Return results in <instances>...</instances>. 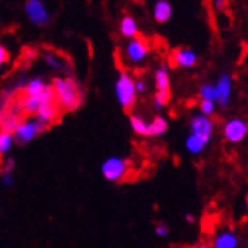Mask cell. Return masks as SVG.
<instances>
[{
    "label": "cell",
    "mask_w": 248,
    "mask_h": 248,
    "mask_svg": "<svg viewBox=\"0 0 248 248\" xmlns=\"http://www.w3.org/2000/svg\"><path fill=\"white\" fill-rule=\"evenodd\" d=\"M55 100L62 110H76L82 105V88L73 78H55L52 82Z\"/></svg>",
    "instance_id": "obj_1"
},
{
    "label": "cell",
    "mask_w": 248,
    "mask_h": 248,
    "mask_svg": "<svg viewBox=\"0 0 248 248\" xmlns=\"http://www.w3.org/2000/svg\"><path fill=\"white\" fill-rule=\"evenodd\" d=\"M115 97L117 102L124 110H130L136 103V90H135V79L127 70H121L115 80Z\"/></svg>",
    "instance_id": "obj_2"
},
{
    "label": "cell",
    "mask_w": 248,
    "mask_h": 248,
    "mask_svg": "<svg viewBox=\"0 0 248 248\" xmlns=\"http://www.w3.org/2000/svg\"><path fill=\"white\" fill-rule=\"evenodd\" d=\"M148 53H150V44H148L147 40L141 38V36H136L133 40H127L121 48L124 62L132 67L141 65L147 59Z\"/></svg>",
    "instance_id": "obj_3"
},
{
    "label": "cell",
    "mask_w": 248,
    "mask_h": 248,
    "mask_svg": "<svg viewBox=\"0 0 248 248\" xmlns=\"http://www.w3.org/2000/svg\"><path fill=\"white\" fill-rule=\"evenodd\" d=\"M46 129H47V126L44 123L36 120L35 117H28V118H23L18 123V126L16 127L12 136H14V141L17 144L24 145V144L32 142L35 138H38Z\"/></svg>",
    "instance_id": "obj_4"
},
{
    "label": "cell",
    "mask_w": 248,
    "mask_h": 248,
    "mask_svg": "<svg viewBox=\"0 0 248 248\" xmlns=\"http://www.w3.org/2000/svg\"><path fill=\"white\" fill-rule=\"evenodd\" d=\"M129 171V162L126 159H123L120 156H110L105 159L100 165V172L102 176L108 182H121L126 177Z\"/></svg>",
    "instance_id": "obj_5"
},
{
    "label": "cell",
    "mask_w": 248,
    "mask_h": 248,
    "mask_svg": "<svg viewBox=\"0 0 248 248\" xmlns=\"http://www.w3.org/2000/svg\"><path fill=\"white\" fill-rule=\"evenodd\" d=\"M24 14L33 26L43 28L50 21V11L41 0H28L24 3Z\"/></svg>",
    "instance_id": "obj_6"
},
{
    "label": "cell",
    "mask_w": 248,
    "mask_h": 248,
    "mask_svg": "<svg viewBox=\"0 0 248 248\" xmlns=\"http://www.w3.org/2000/svg\"><path fill=\"white\" fill-rule=\"evenodd\" d=\"M222 135H224L227 142L239 144L248 135V123L242 118H230L222 127Z\"/></svg>",
    "instance_id": "obj_7"
},
{
    "label": "cell",
    "mask_w": 248,
    "mask_h": 248,
    "mask_svg": "<svg viewBox=\"0 0 248 248\" xmlns=\"http://www.w3.org/2000/svg\"><path fill=\"white\" fill-rule=\"evenodd\" d=\"M189 129H191V135L197 136V138H200L209 144L210 140H212V133H214V121L209 117L198 114L191 118Z\"/></svg>",
    "instance_id": "obj_8"
},
{
    "label": "cell",
    "mask_w": 248,
    "mask_h": 248,
    "mask_svg": "<svg viewBox=\"0 0 248 248\" xmlns=\"http://www.w3.org/2000/svg\"><path fill=\"white\" fill-rule=\"evenodd\" d=\"M215 91H217V102L219 103V106H227L232 97V91H233V82H232V76L229 73H222L218 82L215 83Z\"/></svg>",
    "instance_id": "obj_9"
},
{
    "label": "cell",
    "mask_w": 248,
    "mask_h": 248,
    "mask_svg": "<svg viewBox=\"0 0 248 248\" xmlns=\"http://www.w3.org/2000/svg\"><path fill=\"white\" fill-rule=\"evenodd\" d=\"M172 62H174V65L180 68H192L197 65L198 56L192 48L179 47L177 50L172 52Z\"/></svg>",
    "instance_id": "obj_10"
},
{
    "label": "cell",
    "mask_w": 248,
    "mask_h": 248,
    "mask_svg": "<svg viewBox=\"0 0 248 248\" xmlns=\"http://www.w3.org/2000/svg\"><path fill=\"white\" fill-rule=\"evenodd\" d=\"M58 117H59V108H58V105H56L55 100L53 102H46V103H43L41 108H40V110L35 115V118L40 120L41 123H44L47 127L50 126L52 123H55L58 120Z\"/></svg>",
    "instance_id": "obj_11"
},
{
    "label": "cell",
    "mask_w": 248,
    "mask_h": 248,
    "mask_svg": "<svg viewBox=\"0 0 248 248\" xmlns=\"http://www.w3.org/2000/svg\"><path fill=\"white\" fill-rule=\"evenodd\" d=\"M214 248H238L239 247V239L236 233L232 230H222L219 232L212 244Z\"/></svg>",
    "instance_id": "obj_12"
},
{
    "label": "cell",
    "mask_w": 248,
    "mask_h": 248,
    "mask_svg": "<svg viewBox=\"0 0 248 248\" xmlns=\"http://www.w3.org/2000/svg\"><path fill=\"white\" fill-rule=\"evenodd\" d=\"M153 17L157 23H167L172 17V5L167 0H157L153 6Z\"/></svg>",
    "instance_id": "obj_13"
},
{
    "label": "cell",
    "mask_w": 248,
    "mask_h": 248,
    "mask_svg": "<svg viewBox=\"0 0 248 248\" xmlns=\"http://www.w3.org/2000/svg\"><path fill=\"white\" fill-rule=\"evenodd\" d=\"M120 33L126 40H133L138 36V33H140L138 23H136V20L132 16L123 17V20L120 21Z\"/></svg>",
    "instance_id": "obj_14"
},
{
    "label": "cell",
    "mask_w": 248,
    "mask_h": 248,
    "mask_svg": "<svg viewBox=\"0 0 248 248\" xmlns=\"http://www.w3.org/2000/svg\"><path fill=\"white\" fill-rule=\"evenodd\" d=\"M155 83H156V93H171L170 90V74L165 65L159 67L155 71Z\"/></svg>",
    "instance_id": "obj_15"
},
{
    "label": "cell",
    "mask_w": 248,
    "mask_h": 248,
    "mask_svg": "<svg viewBox=\"0 0 248 248\" xmlns=\"http://www.w3.org/2000/svg\"><path fill=\"white\" fill-rule=\"evenodd\" d=\"M168 130V121L162 115H156L148 123V136H160Z\"/></svg>",
    "instance_id": "obj_16"
},
{
    "label": "cell",
    "mask_w": 248,
    "mask_h": 248,
    "mask_svg": "<svg viewBox=\"0 0 248 248\" xmlns=\"http://www.w3.org/2000/svg\"><path fill=\"white\" fill-rule=\"evenodd\" d=\"M46 82L43 79H38V78H35V79H31L26 85H24V90H23V95H29V97H36V95H40L44 88H46Z\"/></svg>",
    "instance_id": "obj_17"
},
{
    "label": "cell",
    "mask_w": 248,
    "mask_h": 248,
    "mask_svg": "<svg viewBox=\"0 0 248 248\" xmlns=\"http://www.w3.org/2000/svg\"><path fill=\"white\" fill-rule=\"evenodd\" d=\"M185 147H186V150H188L191 155H200L204 150V148L207 147V142L189 133L188 138H186V141H185Z\"/></svg>",
    "instance_id": "obj_18"
},
{
    "label": "cell",
    "mask_w": 248,
    "mask_h": 248,
    "mask_svg": "<svg viewBox=\"0 0 248 248\" xmlns=\"http://www.w3.org/2000/svg\"><path fill=\"white\" fill-rule=\"evenodd\" d=\"M129 121H130L132 130L136 135H140V136H148V123L141 115H135L133 114V115H130Z\"/></svg>",
    "instance_id": "obj_19"
},
{
    "label": "cell",
    "mask_w": 248,
    "mask_h": 248,
    "mask_svg": "<svg viewBox=\"0 0 248 248\" xmlns=\"http://www.w3.org/2000/svg\"><path fill=\"white\" fill-rule=\"evenodd\" d=\"M23 118H18V117H14V115L5 112L2 121H0V130H2V132H8V133H14L16 127L18 126V123Z\"/></svg>",
    "instance_id": "obj_20"
},
{
    "label": "cell",
    "mask_w": 248,
    "mask_h": 248,
    "mask_svg": "<svg viewBox=\"0 0 248 248\" xmlns=\"http://www.w3.org/2000/svg\"><path fill=\"white\" fill-rule=\"evenodd\" d=\"M14 136L12 133L8 132H2L0 130V156H5L11 152L12 145H14Z\"/></svg>",
    "instance_id": "obj_21"
},
{
    "label": "cell",
    "mask_w": 248,
    "mask_h": 248,
    "mask_svg": "<svg viewBox=\"0 0 248 248\" xmlns=\"http://www.w3.org/2000/svg\"><path fill=\"white\" fill-rule=\"evenodd\" d=\"M198 95H200L202 100L207 102H215L217 103V91H215V85L214 83H203L198 90Z\"/></svg>",
    "instance_id": "obj_22"
},
{
    "label": "cell",
    "mask_w": 248,
    "mask_h": 248,
    "mask_svg": "<svg viewBox=\"0 0 248 248\" xmlns=\"http://www.w3.org/2000/svg\"><path fill=\"white\" fill-rule=\"evenodd\" d=\"M44 62L50 68H55V70H61L64 67V61L59 56H56L55 53H44Z\"/></svg>",
    "instance_id": "obj_23"
},
{
    "label": "cell",
    "mask_w": 248,
    "mask_h": 248,
    "mask_svg": "<svg viewBox=\"0 0 248 248\" xmlns=\"http://www.w3.org/2000/svg\"><path fill=\"white\" fill-rule=\"evenodd\" d=\"M200 112L202 115L204 117H210L214 112H215V109H217V103L215 102H207V100H202L200 102Z\"/></svg>",
    "instance_id": "obj_24"
},
{
    "label": "cell",
    "mask_w": 248,
    "mask_h": 248,
    "mask_svg": "<svg viewBox=\"0 0 248 248\" xmlns=\"http://www.w3.org/2000/svg\"><path fill=\"white\" fill-rule=\"evenodd\" d=\"M170 233V229L167 224H164V222H157V224L155 226V234L159 238H167Z\"/></svg>",
    "instance_id": "obj_25"
},
{
    "label": "cell",
    "mask_w": 248,
    "mask_h": 248,
    "mask_svg": "<svg viewBox=\"0 0 248 248\" xmlns=\"http://www.w3.org/2000/svg\"><path fill=\"white\" fill-rule=\"evenodd\" d=\"M0 180H2V183L6 186V188H9V186H12V185L16 183L14 174H12V172H6V171L2 172V177H0Z\"/></svg>",
    "instance_id": "obj_26"
},
{
    "label": "cell",
    "mask_w": 248,
    "mask_h": 248,
    "mask_svg": "<svg viewBox=\"0 0 248 248\" xmlns=\"http://www.w3.org/2000/svg\"><path fill=\"white\" fill-rule=\"evenodd\" d=\"M135 90L136 94H142L147 91V82L144 79H135Z\"/></svg>",
    "instance_id": "obj_27"
},
{
    "label": "cell",
    "mask_w": 248,
    "mask_h": 248,
    "mask_svg": "<svg viewBox=\"0 0 248 248\" xmlns=\"http://www.w3.org/2000/svg\"><path fill=\"white\" fill-rule=\"evenodd\" d=\"M9 59V53L6 50V47L3 44H0V68H2Z\"/></svg>",
    "instance_id": "obj_28"
},
{
    "label": "cell",
    "mask_w": 248,
    "mask_h": 248,
    "mask_svg": "<svg viewBox=\"0 0 248 248\" xmlns=\"http://www.w3.org/2000/svg\"><path fill=\"white\" fill-rule=\"evenodd\" d=\"M14 168H16V160L14 159H8L6 164H5V171L6 172H14Z\"/></svg>",
    "instance_id": "obj_29"
},
{
    "label": "cell",
    "mask_w": 248,
    "mask_h": 248,
    "mask_svg": "<svg viewBox=\"0 0 248 248\" xmlns=\"http://www.w3.org/2000/svg\"><path fill=\"white\" fill-rule=\"evenodd\" d=\"M185 219H186V222H189V224H192V222L195 221V217L191 215V214H186V215H185Z\"/></svg>",
    "instance_id": "obj_30"
},
{
    "label": "cell",
    "mask_w": 248,
    "mask_h": 248,
    "mask_svg": "<svg viewBox=\"0 0 248 248\" xmlns=\"http://www.w3.org/2000/svg\"><path fill=\"white\" fill-rule=\"evenodd\" d=\"M3 114H5L3 108H0V121H2V118H3Z\"/></svg>",
    "instance_id": "obj_31"
},
{
    "label": "cell",
    "mask_w": 248,
    "mask_h": 248,
    "mask_svg": "<svg viewBox=\"0 0 248 248\" xmlns=\"http://www.w3.org/2000/svg\"><path fill=\"white\" fill-rule=\"evenodd\" d=\"M215 5H217V6H218V8H222V6H224V5H226V3H224V2H217V3H215Z\"/></svg>",
    "instance_id": "obj_32"
},
{
    "label": "cell",
    "mask_w": 248,
    "mask_h": 248,
    "mask_svg": "<svg viewBox=\"0 0 248 248\" xmlns=\"http://www.w3.org/2000/svg\"><path fill=\"white\" fill-rule=\"evenodd\" d=\"M245 209H247V212H248V195H247V198H245Z\"/></svg>",
    "instance_id": "obj_33"
},
{
    "label": "cell",
    "mask_w": 248,
    "mask_h": 248,
    "mask_svg": "<svg viewBox=\"0 0 248 248\" xmlns=\"http://www.w3.org/2000/svg\"><path fill=\"white\" fill-rule=\"evenodd\" d=\"M247 248H248V242H247Z\"/></svg>",
    "instance_id": "obj_34"
}]
</instances>
